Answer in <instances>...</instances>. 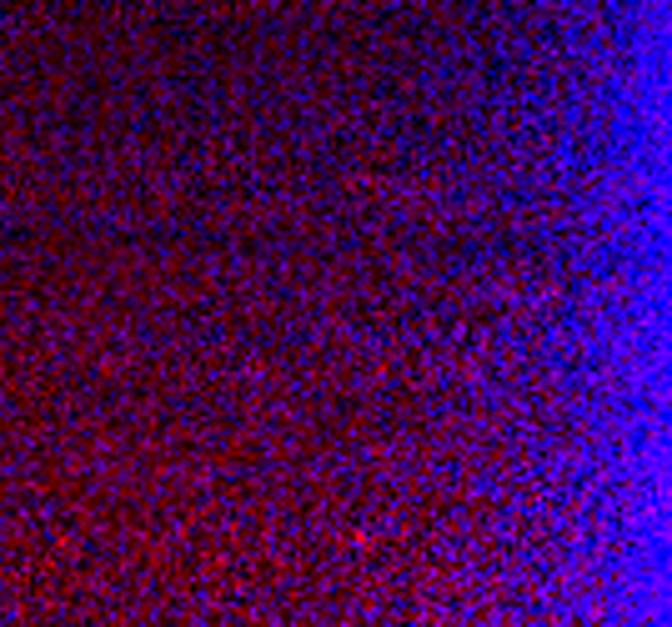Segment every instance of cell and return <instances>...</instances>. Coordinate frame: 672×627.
I'll use <instances>...</instances> for the list:
<instances>
[]
</instances>
